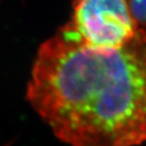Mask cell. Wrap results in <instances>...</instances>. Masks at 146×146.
<instances>
[{"instance_id":"6da1fadb","label":"cell","mask_w":146,"mask_h":146,"mask_svg":"<svg viewBox=\"0 0 146 146\" xmlns=\"http://www.w3.org/2000/svg\"><path fill=\"white\" fill-rule=\"evenodd\" d=\"M27 100L71 146H135L146 140V31L116 50L85 45L69 23L36 53Z\"/></svg>"},{"instance_id":"7a4b0ae2","label":"cell","mask_w":146,"mask_h":146,"mask_svg":"<svg viewBox=\"0 0 146 146\" xmlns=\"http://www.w3.org/2000/svg\"><path fill=\"white\" fill-rule=\"evenodd\" d=\"M68 23L85 45L96 50L121 48L139 29L128 0H75Z\"/></svg>"},{"instance_id":"3957f363","label":"cell","mask_w":146,"mask_h":146,"mask_svg":"<svg viewBox=\"0 0 146 146\" xmlns=\"http://www.w3.org/2000/svg\"><path fill=\"white\" fill-rule=\"evenodd\" d=\"M128 2L135 21L146 25V0H129Z\"/></svg>"}]
</instances>
